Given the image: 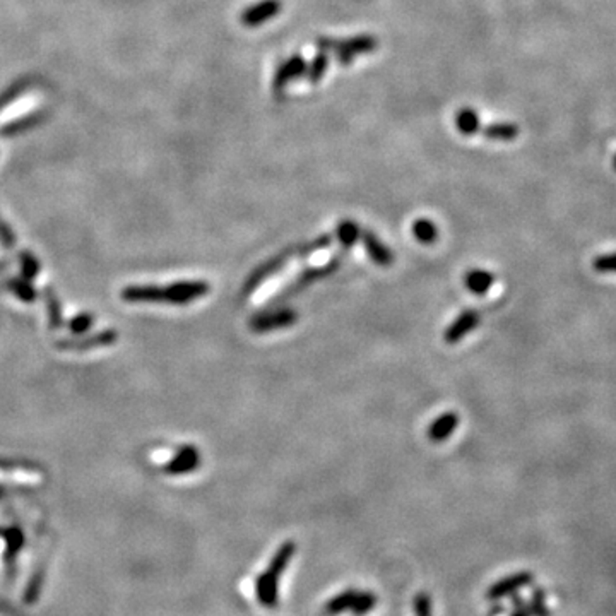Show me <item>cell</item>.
<instances>
[{
	"mask_svg": "<svg viewBox=\"0 0 616 616\" xmlns=\"http://www.w3.org/2000/svg\"><path fill=\"white\" fill-rule=\"evenodd\" d=\"M533 573L531 572H519L514 575H508L500 579L498 582H495L488 589V599H502L505 596L514 594L519 589L527 587L529 584H533Z\"/></svg>",
	"mask_w": 616,
	"mask_h": 616,
	"instance_id": "obj_6",
	"label": "cell"
},
{
	"mask_svg": "<svg viewBox=\"0 0 616 616\" xmlns=\"http://www.w3.org/2000/svg\"><path fill=\"white\" fill-rule=\"evenodd\" d=\"M495 283V276L484 269H472L464 277V284L469 291L475 295H484Z\"/></svg>",
	"mask_w": 616,
	"mask_h": 616,
	"instance_id": "obj_11",
	"label": "cell"
},
{
	"mask_svg": "<svg viewBox=\"0 0 616 616\" xmlns=\"http://www.w3.org/2000/svg\"><path fill=\"white\" fill-rule=\"evenodd\" d=\"M356 589H346V591L339 592L334 596L332 599H329L323 606V615L327 616H337L344 611H349L353 606V601L356 598Z\"/></svg>",
	"mask_w": 616,
	"mask_h": 616,
	"instance_id": "obj_12",
	"label": "cell"
},
{
	"mask_svg": "<svg viewBox=\"0 0 616 616\" xmlns=\"http://www.w3.org/2000/svg\"><path fill=\"white\" fill-rule=\"evenodd\" d=\"M296 545L293 541H286L279 546L274 556L271 558L269 567L257 577L255 592L257 599L262 606L276 608L277 606V585H279L281 573L290 565L293 554H295Z\"/></svg>",
	"mask_w": 616,
	"mask_h": 616,
	"instance_id": "obj_2",
	"label": "cell"
},
{
	"mask_svg": "<svg viewBox=\"0 0 616 616\" xmlns=\"http://www.w3.org/2000/svg\"><path fill=\"white\" fill-rule=\"evenodd\" d=\"M279 9H281L279 0H265V2H260L257 4V6H253L252 9L245 10L241 21L248 26H257L260 24V22L267 21V19L274 18V15L279 13Z\"/></svg>",
	"mask_w": 616,
	"mask_h": 616,
	"instance_id": "obj_10",
	"label": "cell"
},
{
	"mask_svg": "<svg viewBox=\"0 0 616 616\" xmlns=\"http://www.w3.org/2000/svg\"><path fill=\"white\" fill-rule=\"evenodd\" d=\"M298 321V314L290 307L269 308V310L255 314L250 318V329L255 334H267L272 330L286 329Z\"/></svg>",
	"mask_w": 616,
	"mask_h": 616,
	"instance_id": "obj_4",
	"label": "cell"
},
{
	"mask_svg": "<svg viewBox=\"0 0 616 616\" xmlns=\"http://www.w3.org/2000/svg\"><path fill=\"white\" fill-rule=\"evenodd\" d=\"M413 233L416 240H419L421 244H433L438 237L437 226L430 219H418V221H414Z\"/></svg>",
	"mask_w": 616,
	"mask_h": 616,
	"instance_id": "obj_18",
	"label": "cell"
},
{
	"mask_svg": "<svg viewBox=\"0 0 616 616\" xmlns=\"http://www.w3.org/2000/svg\"><path fill=\"white\" fill-rule=\"evenodd\" d=\"M477 323H479V314H477L476 310L462 312L459 317L447 327L444 339L449 342V344H456V342H459L462 337L468 336L469 332H472V330L476 329Z\"/></svg>",
	"mask_w": 616,
	"mask_h": 616,
	"instance_id": "obj_7",
	"label": "cell"
},
{
	"mask_svg": "<svg viewBox=\"0 0 616 616\" xmlns=\"http://www.w3.org/2000/svg\"><path fill=\"white\" fill-rule=\"evenodd\" d=\"M199 465V454L197 450L192 449V447H187V449L182 450L176 461L169 465V471L172 472H187L192 471Z\"/></svg>",
	"mask_w": 616,
	"mask_h": 616,
	"instance_id": "obj_15",
	"label": "cell"
},
{
	"mask_svg": "<svg viewBox=\"0 0 616 616\" xmlns=\"http://www.w3.org/2000/svg\"><path fill=\"white\" fill-rule=\"evenodd\" d=\"M361 237H363V245L370 255V259L375 262L377 265H380V267H388V265H392L394 255H392V252L388 250V246L385 245L384 241H380L379 237H377L373 231H363Z\"/></svg>",
	"mask_w": 616,
	"mask_h": 616,
	"instance_id": "obj_8",
	"label": "cell"
},
{
	"mask_svg": "<svg viewBox=\"0 0 616 616\" xmlns=\"http://www.w3.org/2000/svg\"><path fill=\"white\" fill-rule=\"evenodd\" d=\"M332 240H334L332 234L323 233V234H321V237L314 238V240H308V241H303V244L286 246L284 250H281L277 255L271 257L269 260H265L264 264H260L259 267H257L255 271L250 274V277L245 281V284H244V296L253 293L257 290V288L260 286L262 283H264V281H267L269 277H272L276 274V272H279L281 269H283L284 265H286L288 262L293 259V257H307V255H310V253L318 252V250L327 248V246L332 244Z\"/></svg>",
	"mask_w": 616,
	"mask_h": 616,
	"instance_id": "obj_1",
	"label": "cell"
},
{
	"mask_svg": "<svg viewBox=\"0 0 616 616\" xmlns=\"http://www.w3.org/2000/svg\"><path fill=\"white\" fill-rule=\"evenodd\" d=\"M322 48H330V50H337L339 53V60L342 64H349L353 60V57H356L358 53H363V52H370L377 46V40L372 36H360V38H354V40L346 41V43H334V41H327V40H321Z\"/></svg>",
	"mask_w": 616,
	"mask_h": 616,
	"instance_id": "obj_5",
	"label": "cell"
},
{
	"mask_svg": "<svg viewBox=\"0 0 616 616\" xmlns=\"http://www.w3.org/2000/svg\"><path fill=\"white\" fill-rule=\"evenodd\" d=\"M512 616H531L529 606H527L522 599H515L514 613H512Z\"/></svg>",
	"mask_w": 616,
	"mask_h": 616,
	"instance_id": "obj_24",
	"label": "cell"
},
{
	"mask_svg": "<svg viewBox=\"0 0 616 616\" xmlns=\"http://www.w3.org/2000/svg\"><path fill=\"white\" fill-rule=\"evenodd\" d=\"M414 613L416 616H431V599L425 592H419L414 598Z\"/></svg>",
	"mask_w": 616,
	"mask_h": 616,
	"instance_id": "obj_22",
	"label": "cell"
},
{
	"mask_svg": "<svg viewBox=\"0 0 616 616\" xmlns=\"http://www.w3.org/2000/svg\"><path fill=\"white\" fill-rule=\"evenodd\" d=\"M529 611H531V616H550L548 608H546V604H545V594H542L541 589L534 591L533 598H531Z\"/></svg>",
	"mask_w": 616,
	"mask_h": 616,
	"instance_id": "obj_21",
	"label": "cell"
},
{
	"mask_svg": "<svg viewBox=\"0 0 616 616\" xmlns=\"http://www.w3.org/2000/svg\"><path fill=\"white\" fill-rule=\"evenodd\" d=\"M459 425V416L456 413H445L442 416H438L433 423L430 425L428 428V438L433 444H438V442H445L450 435L454 433Z\"/></svg>",
	"mask_w": 616,
	"mask_h": 616,
	"instance_id": "obj_9",
	"label": "cell"
},
{
	"mask_svg": "<svg viewBox=\"0 0 616 616\" xmlns=\"http://www.w3.org/2000/svg\"><path fill=\"white\" fill-rule=\"evenodd\" d=\"M305 67H307L305 62L300 59V57H293V59L288 60L286 64L281 65V69L277 71L276 79H274V86L277 88V90H279L281 86H284V84H286L288 80H291L293 77L302 74V72L305 71Z\"/></svg>",
	"mask_w": 616,
	"mask_h": 616,
	"instance_id": "obj_13",
	"label": "cell"
},
{
	"mask_svg": "<svg viewBox=\"0 0 616 616\" xmlns=\"http://www.w3.org/2000/svg\"><path fill=\"white\" fill-rule=\"evenodd\" d=\"M327 62H329V57H327L326 53H321V55L315 59L314 65H312V69H310V79L312 80H317L318 77L323 74V71L327 69Z\"/></svg>",
	"mask_w": 616,
	"mask_h": 616,
	"instance_id": "obj_23",
	"label": "cell"
},
{
	"mask_svg": "<svg viewBox=\"0 0 616 616\" xmlns=\"http://www.w3.org/2000/svg\"><path fill=\"white\" fill-rule=\"evenodd\" d=\"M377 606V596L370 591H358L356 598L353 601L351 613L353 616H365L370 611L375 610Z\"/></svg>",
	"mask_w": 616,
	"mask_h": 616,
	"instance_id": "obj_16",
	"label": "cell"
},
{
	"mask_svg": "<svg viewBox=\"0 0 616 616\" xmlns=\"http://www.w3.org/2000/svg\"><path fill=\"white\" fill-rule=\"evenodd\" d=\"M341 259H342V255H336V257H332V259H330L329 262H327V264L318 265V267L305 269V271H303V272H300V274L296 276L295 279H293L291 283L288 284V286H284L283 291H279L276 296H272V298L269 300L267 308H277L279 305H283L284 302H288V300H290L291 296H295V295H298V293L305 291L307 288L312 286V284H314V283H318V281H322V279H326V277L332 276L334 272H336L337 269L341 267V264H342Z\"/></svg>",
	"mask_w": 616,
	"mask_h": 616,
	"instance_id": "obj_3",
	"label": "cell"
},
{
	"mask_svg": "<svg viewBox=\"0 0 616 616\" xmlns=\"http://www.w3.org/2000/svg\"><path fill=\"white\" fill-rule=\"evenodd\" d=\"M336 237L339 244L344 246V250H349L356 244L358 238H360V226L351 221V219H344V221H341L337 225Z\"/></svg>",
	"mask_w": 616,
	"mask_h": 616,
	"instance_id": "obj_14",
	"label": "cell"
},
{
	"mask_svg": "<svg viewBox=\"0 0 616 616\" xmlns=\"http://www.w3.org/2000/svg\"><path fill=\"white\" fill-rule=\"evenodd\" d=\"M592 267L603 274H611L616 272V252L606 253V255H598L592 262Z\"/></svg>",
	"mask_w": 616,
	"mask_h": 616,
	"instance_id": "obj_20",
	"label": "cell"
},
{
	"mask_svg": "<svg viewBox=\"0 0 616 616\" xmlns=\"http://www.w3.org/2000/svg\"><path fill=\"white\" fill-rule=\"evenodd\" d=\"M484 134L493 141H512L517 136V127L512 125V123H498V125L488 127Z\"/></svg>",
	"mask_w": 616,
	"mask_h": 616,
	"instance_id": "obj_19",
	"label": "cell"
},
{
	"mask_svg": "<svg viewBox=\"0 0 616 616\" xmlns=\"http://www.w3.org/2000/svg\"><path fill=\"white\" fill-rule=\"evenodd\" d=\"M456 122H457V129H459V132L464 134V136H472V134H476L477 129H479V118H477V115L471 110V108H464V110L457 115Z\"/></svg>",
	"mask_w": 616,
	"mask_h": 616,
	"instance_id": "obj_17",
	"label": "cell"
}]
</instances>
